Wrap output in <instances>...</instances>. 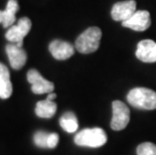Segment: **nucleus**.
<instances>
[{
  "mask_svg": "<svg viewBox=\"0 0 156 155\" xmlns=\"http://www.w3.org/2000/svg\"><path fill=\"white\" fill-rule=\"evenodd\" d=\"M59 125L65 131L69 132V133H73L78 130L79 124H78V119L76 117V115L72 112H67L65 113L59 119Z\"/></svg>",
  "mask_w": 156,
  "mask_h": 155,
  "instance_id": "nucleus-15",
  "label": "nucleus"
},
{
  "mask_svg": "<svg viewBox=\"0 0 156 155\" xmlns=\"http://www.w3.org/2000/svg\"><path fill=\"white\" fill-rule=\"evenodd\" d=\"M49 51L55 60L65 61L75 54V48L69 42L55 39L49 44Z\"/></svg>",
  "mask_w": 156,
  "mask_h": 155,
  "instance_id": "nucleus-9",
  "label": "nucleus"
},
{
  "mask_svg": "<svg viewBox=\"0 0 156 155\" xmlns=\"http://www.w3.org/2000/svg\"><path fill=\"white\" fill-rule=\"evenodd\" d=\"M136 57L143 62H156V42L152 39L141 41L137 45Z\"/></svg>",
  "mask_w": 156,
  "mask_h": 155,
  "instance_id": "nucleus-10",
  "label": "nucleus"
},
{
  "mask_svg": "<svg viewBox=\"0 0 156 155\" xmlns=\"http://www.w3.org/2000/svg\"><path fill=\"white\" fill-rule=\"evenodd\" d=\"M6 54L10 65L14 70H20L27 61V55L23 51L22 48L17 47L16 44H9L6 45Z\"/></svg>",
  "mask_w": 156,
  "mask_h": 155,
  "instance_id": "nucleus-11",
  "label": "nucleus"
},
{
  "mask_svg": "<svg viewBox=\"0 0 156 155\" xmlns=\"http://www.w3.org/2000/svg\"><path fill=\"white\" fill-rule=\"evenodd\" d=\"M55 98H56V95H55V93H49L48 96V98H46V99H48V100L52 101V100H54V99H55Z\"/></svg>",
  "mask_w": 156,
  "mask_h": 155,
  "instance_id": "nucleus-19",
  "label": "nucleus"
},
{
  "mask_svg": "<svg viewBox=\"0 0 156 155\" xmlns=\"http://www.w3.org/2000/svg\"><path fill=\"white\" fill-rule=\"evenodd\" d=\"M19 10V5L16 0H8L5 10H0V23L3 27H11L15 22V14Z\"/></svg>",
  "mask_w": 156,
  "mask_h": 155,
  "instance_id": "nucleus-12",
  "label": "nucleus"
},
{
  "mask_svg": "<svg viewBox=\"0 0 156 155\" xmlns=\"http://www.w3.org/2000/svg\"><path fill=\"white\" fill-rule=\"evenodd\" d=\"M136 11L137 10H136L135 0H127L114 4L111 10V15L114 20L123 22L130 18Z\"/></svg>",
  "mask_w": 156,
  "mask_h": 155,
  "instance_id": "nucleus-8",
  "label": "nucleus"
},
{
  "mask_svg": "<svg viewBox=\"0 0 156 155\" xmlns=\"http://www.w3.org/2000/svg\"><path fill=\"white\" fill-rule=\"evenodd\" d=\"M12 95L10 74L6 65L0 62V98L7 99Z\"/></svg>",
  "mask_w": 156,
  "mask_h": 155,
  "instance_id": "nucleus-13",
  "label": "nucleus"
},
{
  "mask_svg": "<svg viewBox=\"0 0 156 155\" xmlns=\"http://www.w3.org/2000/svg\"><path fill=\"white\" fill-rule=\"evenodd\" d=\"M107 142V135L102 128H87L75 136V143L79 146L97 148Z\"/></svg>",
  "mask_w": 156,
  "mask_h": 155,
  "instance_id": "nucleus-3",
  "label": "nucleus"
},
{
  "mask_svg": "<svg viewBox=\"0 0 156 155\" xmlns=\"http://www.w3.org/2000/svg\"><path fill=\"white\" fill-rule=\"evenodd\" d=\"M31 28V20L27 17H22L18 20L15 25H12L10 28L6 31L5 37L8 41L15 42L16 45L22 48L23 38L28 34Z\"/></svg>",
  "mask_w": 156,
  "mask_h": 155,
  "instance_id": "nucleus-5",
  "label": "nucleus"
},
{
  "mask_svg": "<svg viewBox=\"0 0 156 155\" xmlns=\"http://www.w3.org/2000/svg\"><path fill=\"white\" fill-rule=\"evenodd\" d=\"M56 104L54 101L45 99L44 101H39L36 104L35 107V114L41 118H51L56 112Z\"/></svg>",
  "mask_w": 156,
  "mask_h": 155,
  "instance_id": "nucleus-14",
  "label": "nucleus"
},
{
  "mask_svg": "<svg viewBox=\"0 0 156 155\" xmlns=\"http://www.w3.org/2000/svg\"><path fill=\"white\" fill-rule=\"evenodd\" d=\"M48 133H45L44 131H37L34 134V141L36 146L41 148H48Z\"/></svg>",
  "mask_w": 156,
  "mask_h": 155,
  "instance_id": "nucleus-17",
  "label": "nucleus"
},
{
  "mask_svg": "<svg viewBox=\"0 0 156 155\" xmlns=\"http://www.w3.org/2000/svg\"><path fill=\"white\" fill-rule=\"evenodd\" d=\"M122 25L135 31H144L151 25L150 13L147 10H137L130 18L123 21Z\"/></svg>",
  "mask_w": 156,
  "mask_h": 155,
  "instance_id": "nucleus-7",
  "label": "nucleus"
},
{
  "mask_svg": "<svg viewBox=\"0 0 156 155\" xmlns=\"http://www.w3.org/2000/svg\"><path fill=\"white\" fill-rule=\"evenodd\" d=\"M27 81L31 85V91L36 95L52 93L55 85L42 77L36 70H29L27 72Z\"/></svg>",
  "mask_w": 156,
  "mask_h": 155,
  "instance_id": "nucleus-6",
  "label": "nucleus"
},
{
  "mask_svg": "<svg viewBox=\"0 0 156 155\" xmlns=\"http://www.w3.org/2000/svg\"><path fill=\"white\" fill-rule=\"evenodd\" d=\"M112 120L111 128L115 131L123 130L130 121V110L121 101H114L112 103Z\"/></svg>",
  "mask_w": 156,
  "mask_h": 155,
  "instance_id": "nucleus-4",
  "label": "nucleus"
},
{
  "mask_svg": "<svg viewBox=\"0 0 156 155\" xmlns=\"http://www.w3.org/2000/svg\"><path fill=\"white\" fill-rule=\"evenodd\" d=\"M59 141V137L56 133H51L48 135V148H55L56 147Z\"/></svg>",
  "mask_w": 156,
  "mask_h": 155,
  "instance_id": "nucleus-18",
  "label": "nucleus"
},
{
  "mask_svg": "<svg viewBox=\"0 0 156 155\" xmlns=\"http://www.w3.org/2000/svg\"><path fill=\"white\" fill-rule=\"evenodd\" d=\"M127 100L132 106L144 110L156 109V92L147 88H135L129 92Z\"/></svg>",
  "mask_w": 156,
  "mask_h": 155,
  "instance_id": "nucleus-2",
  "label": "nucleus"
},
{
  "mask_svg": "<svg viewBox=\"0 0 156 155\" xmlns=\"http://www.w3.org/2000/svg\"><path fill=\"white\" fill-rule=\"evenodd\" d=\"M137 155H156V144L151 142L141 143L137 147Z\"/></svg>",
  "mask_w": 156,
  "mask_h": 155,
  "instance_id": "nucleus-16",
  "label": "nucleus"
},
{
  "mask_svg": "<svg viewBox=\"0 0 156 155\" xmlns=\"http://www.w3.org/2000/svg\"><path fill=\"white\" fill-rule=\"evenodd\" d=\"M102 37L101 29L97 26H92L79 35L76 41V48L81 54H92L100 47Z\"/></svg>",
  "mask_w": 156,
  "mask_h": 155,
  "instance_id": "nucleus-1",
  "label": "nucleus"
}]
</instances>
